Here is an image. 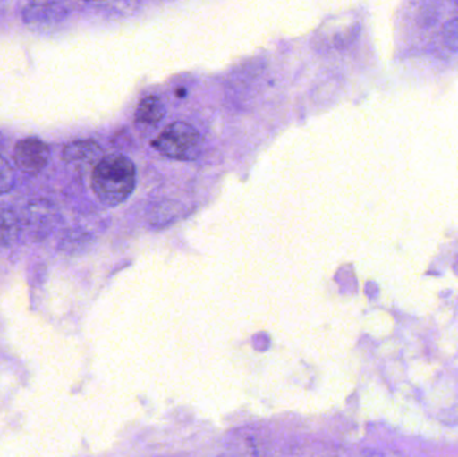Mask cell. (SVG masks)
<instances>
[{"mask_svg": "<svg viewBox=\"0 0 458 457\" xmlns=\"http://www.w3.org/2000/svg\"><path fill=\"white\" fill-rule=\"evenodd\" d=\"M443 42L449 50L458 51V18L448 21L444 27Z\"/></svg>", "mask_w": 458, "mask_h": 457, "instance_id": "obj_7", "label": "cell"}, {"mask_svg": "<svg viewBox=\"0 0 458 457\" xmlns=\"http://www.w3.org/2000/svg\"><path fill=\"white\" fill-rule=\"evenodd\" d=\"M136 166L121 153L104 156L94 166L91 188L106 207L125 203L136 188Z\"/></svg>", "mask_w": 458, "mask_h": 457, "instance_id": "obj_1", "label": "cell"}, {"mask_svg": "<svg viewBox=\"0 0 458 457\" xmlns=\"http://www.w3.org/2000/svg\"><path fill=\"white\" fill-rule=\"evenodd\" d=\"M15 185V172L4 157L0 156V195L10 192Z\"/></svg>", "mask_w": 458, "mask_h": 457, "instance_id": "obj_6", "label": "cell"}, {"mask_svg": "<svg viewBox=\"0 0 458 457\" xmlns=\"http://www.w3.org/2000/svg\"><path fill=\"white\" fill-rule=\"evenodd\" d=\"M62 157L66 163L97 164L102 158V149L93 140H80L67 144Z\"/></svg>", "mask_w": 458, "mask_h": 457, "instance_id": "obj_4", "label": "cell"}, {"mask_svg": "<svg viewBox=\"0 0 458 457\" xmlns=\"http://www.w3.org/2000/svg\"><path fill=\"white\" fill-rule=\"evenodd\" d=\"M165 115L164 102L157 96H148L140 101L136 109V123L139 125L156 126Z\"/></svg>", "mask_w": 458, "mask_h": 457, "instance_id": "obj_5", "label": "cell"}, {"mask_svg": "<svg viewBox=\"0 0 458 457\" xmlns=\"http://www.w3.org/2000/svg\"><path fill=\"white\" fill-rule=\"evenodd\" d=\"M48 158H50V149L47 145L35 137L21 140L13 149V161L16 166L23 173L31 174V176L40 173L46 168Z\"/></svg>", "mask_w": 458, "mask_h": 457, "instance_id": "obj_3", "label": "cell"}, {"mask_svg": "<svg viewBox=\"0 0 458 457\" xmlns=\"http://www.w3.org/2000/svg\"><path fill=\"white\" fill-rule=\"evenodd\" d=\"M153 147L174 160H195L200 155L201 137L192 125L179 121L166 126L153 141Z\"/></svg>", "mask_w": 458, "mask_h": 457, "instance_id": "obj_2", "label": "cell"}]
</instances>
